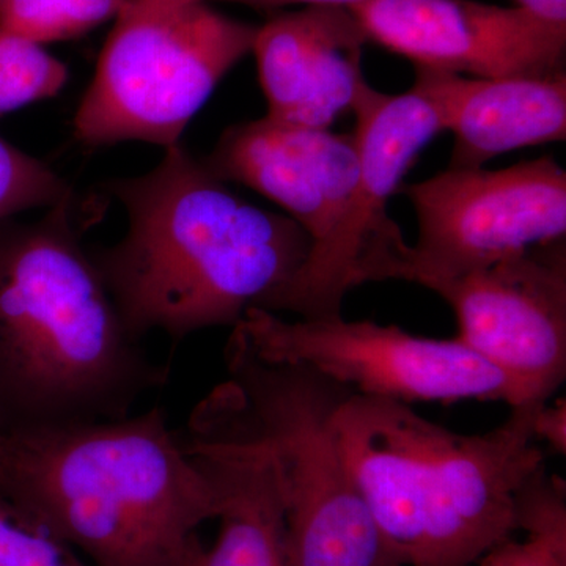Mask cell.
Wrapping results in <instances>:
<instances>
[{"instance_id":"1","label":"cell","mask_w":566,"mask_h":566,"mask_svg":"<svg viewBox=\"0 0 566 566\" xmlns=\"http://www.w3.org/2000/svg\"><path fill=\"white\" fill-rule=\"evenodd\" d=\"M106 189L128 229L91 255L137 342L233 327L292 281L311 252L292 218L245 202L181 144L148 172Z\"/></svg>"},{"instance_id":"2","label":"cell","mask_w":566,"mask_h":566,"mask_svg":"<svg viewBox=\"0 0 566 566\" xmlns=\"http://www.w3.org/2000/svg\"><path fill=\"white\" fill-rule=\"evenodd\" d=\"M0 494L92 566H178L222 485L161 409L0 433Z\"/></svg>"},{"instance_id":"3","label":"cell","mask_w":566,"mask_h":566,"mask_svg":"<svg viewBox=\"0 0 566 566\" xmlns=\"http://www.w3.org/2000/svg\"><path fill=\"white\" fill-rule=\"evenodd\" d=\"M71 205L0 222V433L123 419L169 376L126 331Z\"/></svg>"},{"instance_id":"4","label":"cell","mask_w":566,"mask_h":566,"mask_svg":"<svg viewBox=\"0 0 566 566\" xmlns=\"http://www.w3.org/2000/svg\"><path fill=\"white\" fill-rule=\"evenodd\" d=\"M516 406L461 434L411 405L348 394L334 416L342 453L376 526L403 566H471L517 531L520 502L546 471L535 417Z\"/></svg>"},{"instance_id":"5","label":"cell","mask_w":566,"mask_h":566,"mask_svg":"<svg viewBox=\"0 0 566 566\" xmlns=\"http://www.w3.org/2000/svg\"><path fill=\"white\" fill-rule=\"evenodd\" d=\"M229 379L193 416L249 439L273 464L290 566H403L342 453L334 416L352 390L303 365L263 359L233 327Z\"/></svg>"},{"instance_id":"6","label":"cell","mask_w":566,"mask_h":566,"mask_svg":"<svg viewBox=\"0 0 566 566\" xmlns=\"http://www.w3.org/2000/svg\"><path fill=\"white\" fill-rule=\"evenodd\" d=\"M256 31L202 0H129L74 115V136L87 147L180 145L222 77L251 54Z\"/></svg>"},{"instance_id":"7","label":"cell","mask_w":566,"mask_h":566,"mask_svg":"<svg viewBox=\"0 0 566 566\" xmlns=\"http://www.w3.org/2000/svg\"><path fill=\"white\" fill-rule=\"evenodd\" d=\"M359 180L340 221L312 245L292 281L264 303V311L301 319L342 315L346 294L368 282L408 281L411 244L387 211L417 156L444 132L436 104L412 85L389 95L365 82L353 106Z\"/></svg>"},{"instance_id":"8","label":"cell","mask_w":566,"mask_h":566,"mask_svg":"<svg viewBox=\"0 0 566 566\" xmlns=\"http://www.w3.org/2000/svg\"><path fill=\"white\" fill-rule=\"evenodd\" d=\"M233 327L256 356L303 365L364 397L406 405L504 401L510 408L543 401L457 337H420L342 315L292 322L259 307L249 308Z\"/></svg>"},{"instance_id":"9","label":"cell","mask_w":566,"mask_h":566,"mask_svg":"<svg viewBox=\"0 0 566 566\" xmlns=\"http://www.w3.org/2000/svg\"><path fill=\"white\" fill-rule=\"evenodd\" d=\"M398 192L419 222L406 282L428 290L565 238L566 172L551 156L501 170L447 169Z\"/></svg>"},{"instance_id":"10","label":"cell","mask_w":566,"mask_h":566,"mask_svg":"<svg viewBox=\"0 0 566 566\" xmlns=\"http://www.w3.org/2000/svg\"><path fill=\"white\" fill-rule=\"evenodd\" d=\"M431 292L455 312L458 340L538 400L565 381V238L436 283Z\"/></svg>"},{"instance_id":"11","label":"cell","mask_w":566,"mask_h":566,"mask_svg":"<svg viewBox=\"0 0 566 566\" xmlns=\"http://www.w3.org/2000/svg\"><path fill=\"white\" fill-rule=\"evenodd\" d=\"M368 41L416 69L480 80L565 73L566 25L475 0H368L353 7Z\"/></svg>"},{"instance_id":"12","label":"cell","mask_w":566,"mask_h":566,"mask_svg":"<svg viewBox=\"0 0 566 566\" xmlns=\"http://www.w3.org/2000/svg\"><path fill=\"white\" fill-rule=\"evenodd\" d=\"M203 161L222 181L248 186L277 203L312 245L340 221L360 167L353 134L289 125L266 115L230 126Z\"/></svg>"},{"instance_id":"13","label":"cell","mask_w":566,"mask_h":566,"mask_svg":"<svg viewBox=\"0 0 566 566\" xmlns=\"http://www.w3.org/2000/svg\"><path fill=\"white\" fill-rule=\"evenodd\" d=\"M367 33L345 7H307L259 28L252 52L266 98V117L329 129L353 111L367 80Z\"/></svg>"},{"instance_id":"14","label":"cell","mask_w":566,"mask_h":566,"mask_svg":"<svg viewBox=\"0 0 566 566\" xmlns=\"http://www.w3.org/2000/svg\"><path fill=\"white\" fill-rule=\"evenodd\" d=\"M415 85L453 134L449 169H482L504 153L565 140L566 73L480 80L416 69Z\"/></svg>"},{"instance_id":"15","label":"cell","mask_w":566,"mask_h":566,"mask_svg":"<svg viewBox=\"0 0 566 566\" xmlns=\"http://www.w3.org/2000/svg\"><path fill=\"white\" fill-rule=\"evenodd\" d=\"M185 439L214 469L223 499L216 542L207 547L193 535L178 566H290L281 494L266 450L197 419Z\"/></svg>"},{"instance_id":"16","label":"cell","mask_w":566,"mask_h":566,"mask_svg":"<svg viewBox=\"0 0 566 566\" xmlns=\"http://www.w3.org/2000/svg\"><path fill=\"white\" fill-rule=\"evenodd\" d=\"M129 0H0V29L33 44L77 39L115 20Z\"/></svg>"},{"instance_id":"17","label":"cell","mask_w":566,"mask_h":566,"mask_svg":"<svg viewBox=\"0 0 566 566\" xmlns=\"http://www.w3.org/2000/svg\"><path fill=\"white\" fill-rule=\"evenodd\" d=\"M69 70L39 44L0 29V117L62 91Z\"/></svg>"},{"instance_id":"18","label":"cell","mask_w":566,"mask_h":566,"mask_svg":"<svg viewBox=\"0 0 566 566\" xmlns=\"http://www.w3.org/2000/svg\"><path fill=\"white\" fill-rule=\"evenodd\" d=\"M66 202H73L69 182L48 164L0 136V222Z\"/></svg>"},{"instance_id":"19","label":"cell","mask_w":566,"mask_h":566,"mask_svg":"<svg viewBox=\"0 0 566 566\" xmlns=\"http://www.w3.org/2000/svg\"><path fill=\"white\" fill-rule=\"evenodd\" d=\"M0 566H91L31 513L0 494Z\"/></svg>"},{"instance_id":"20","label":"cell","mask_w":566,"mask_h":566,"mask_svg":"<svg viewBox=\"0 0 566 566\" xmlns=\"http://www.w3.org/2000/svg\"><path fill=\"white\" fill-rule=\"evenodd\" d=\"M535 436L538 441H545L551 449L565 455L566 452V403L565 400L557 403L539 406L535 417Z\"/></svg>"},{"instance_id":"21","label":"cell","mask_w":566,"mask_h":566,"mask_svg":"<svg viewBox=\"0 0 566 566\" xmlns=\"http://www.w3.org/2000/svg\"><path fill=\"white\" fill-rule=\"evenodd\" d=\"M202 2H237L259 7V9H277V7L297 6V3L307 7H345V9H353V7L363 6L368 0H202Z\"/></svg>"},{"instance_id":"22","label":"cell","mask_w":566,"mask_h":566,"mask_svg":"<svg viewBox=\"0 0 566 566\" xmlns=\"http://www.w3.org/2000/svg\"><path fill=\"white\" fill-rule=\"evenodd\" d=\"M521 9L551 24L566 25V0H516Z\"/></svg>"},{"instance_id":"23","label":"cell","mask_w":566,"mask_h":566,"mask_svg":"<svg viewBox=\"0 0 566 566\" xmlns=\"http://www.w3.org/2000/svg\"><path fill=\"white\" fill-rule=\"evenodd\" d=\"M480 566H482V565H480Z\"/></svg>"}]
</instances>
